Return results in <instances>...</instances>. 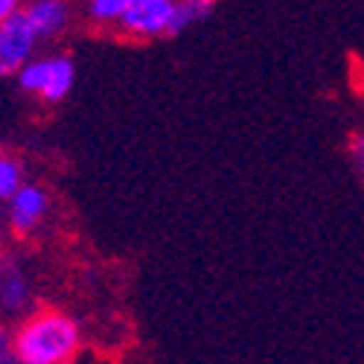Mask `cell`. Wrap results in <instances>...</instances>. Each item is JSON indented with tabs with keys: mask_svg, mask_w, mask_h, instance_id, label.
<instances>
[{
	"mask_svg": "<svg viewBox=\"0 0 364 364\" xmlns=\"http://www.w3.org/2000/svg\"><path fill=\"white\" fill-rule=\"evenodd\" d=\"M12 353L21 364H70L79 353V326L58 309L36 312L15 329Z\"/></svg>",
	"mask_w": 364,
	"mask_h": 364,
	"instance_id": "6da1fadb",
	"label": "cell"
},
{
	"mask_svg": "<svg viewBox=\"0 0 364 364\" xmlns=\"http://www.w3.org/2000/svg\"><path fill=\"white\" fill-rule=\"evenodd\" d=\"M76 70L68 55H53V58H38V62H29L18 70V82L29 94H38L44 102L55 105L62 102L70 87H73Z\"/></svg>",
	"mask_w": 364,
	"mask_h": 364,
	"instance_id": "7a4b0ae2",
	"label": "cell"
},
{
	"mask_svg": "<svg viewBox=\"0 0 364 364\" xmlns=\"http://www.w3.org/2000/svg\"><path fill=\"white\" fill-rule=\"evenodd\" d=\"M175 18V4L172 0H129L126 12L119 15V26L123 33L134 38H155V36H169Z\"/></svg>",
	"mask_w": 364,
	"mask_h": 364,
	"instance_id": "3957f363",
	"label": "cell"
},
{
	"mask_svg": "<svg viewBox=\"0 0 364 364\" xmlns=\"http://www.w3.org/2000/svg\"><path fill=\"white\" fill-rule=\"evenodd\" d=\"M36 33L29 21L23 18V12L18 9L9 21L0 23V76L18 73L23 65H29L36 50Z\"/></svg>",
	"mask_w": 364,
	"mask_h": 364,
	"instance_id": "277c9868",
	"label": "cell"
},
{
	"mask_svg": "<svg viewBox=\"0 0 364 364\" xmlns=\"http://www.w3.org/2000/svg\"><path fill=\"white\" fill-rule=\"evenodd\" d=\"M44 213H47V196L41 187L26 184L9 198V222H12V230L21 236L33 230Z\"/></svg>",
	"mask_w": 364,
	"mask_h": 364,
	"instance_id": "5b68a950",
	"label": "cell"
},
{
	"mask_svg": "<svg viewBox=\"0 0 364 364\" xmlns=\"http://www.w3.org/2000/svg\"><path fill=\"white\" fill-rule=\"evenodd\" d=\"M21 12L29 21V26H33L36 38H50L55 33H62L70 18L68 4H62V0H36V4L23 6Z\"/></svg>",
	"mask_w": 364,
	"mask_h": 364,
	"instance_id": "8992f818",
	"label": "cell"
},
{
	"mask_svg": "<svg viewBox=\"0 0 364 364\" xmlns=\"http://www.w3.org/2000/svg\"><path fill=\"white\" fill-rule=\"evenodd\" d=\"M216 6L210 4V0H181V4H175V18H172V29L169 36H178L184 33V29L201 18H207L210 12H213Z\"/></svg>",
	"mask_w": 364,
	"mask_h": 364,
	"instance_id": "52a82bcc",
	"label": "cell"
},
{
	"mask_svg": "<svg viewBox=\"0 0 364 364\" xmlns=\"http://www.w3.org/2000/svg\"><path fill=\"white\" fill-rule=\"evenodd\" d=\"M126 4L129 0H94V4L87 6L90 18L100 21V23H117L119 15L126 12Z\"/></svg>",
	"mask_w": 364,
	"mask_h": 364,
	"instance_id": "ba28073f",
	"label": "cell"
},
{
	"mask_svg": "<svg viewBox=\"0 0 364 364\" xmlns=\"http://www.w3.org/2000/svg\"><path fill=\"white\" fill-rule=\"evenodd\" d=\"M21 190V169L15 161H0V198H12Z\"/></svg>",
	"mask_w": 364,
	"mask_h": 364,
	"instance_id": "9c48e42d",
	"label": "cell"
},
{
	"mask_svg": "<svg viewBox=\"0 0 364 364\" xmlns=\"http://www.w3.org/2000/svg\"><path fill=\"white\" fill-rule=\"evenodd\" d=\"M350 158H353V166H355L358 178L364 181V132H355L350 137Z\"/></svg>",
	"mask_w": 364,
	"mask_h": 364,
	"instance_id": "30bf717a",
	"label": "cell"
},
{
	"mask_svg": "<svg viewBox=\"0 0 364 364\" xmlns=\"http://www.w3.org/2000/svg\"><path fill=\"white\" fill-rule=\"evenodd\" d=\"M21 6L15 4V0H0V23H4V21H9L15 12H18Z\"/></svg>",
	"mask_w": 364,
	"mask_h": 364,
	"instance_id": "8fae6325",
	"label": "cell"
},
{
	"mask_svg": "<svg viewBox=\"0 0 364 364\" xmlns=\"http://www.w3.org/2000/svg\"><path fill=\"white\" fill-rule=\"evenodd\" d=\"M73 364H108V361H102L97 353H76Z\"/></svg>",
	"mask_w": 364,
	"mask_h": 364,
	"instance_id": "7c38bea8",
	"label": "cell"
}]
</instances>
